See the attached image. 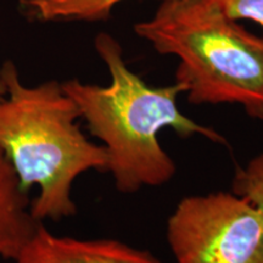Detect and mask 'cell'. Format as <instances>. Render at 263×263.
I'll use <instances>...</instances> for the list:
<instances>
[{"label": "cell", "mask_w": 263, "mask_h": 263, "mask_svg": "<svg viewBox=\"0 0 263 263\" xmlns=\"http://www.w3.org/2000/svg\"><path fill=\"white\" fill-rule=\"evenodd\" d=\"M95 50L106 65L108 85L68 80L62 89L80 110L90 134L106 153V172L123 194L168 183L177 167L159 141V133L171 128L180 137L201 136L226 145L213 128L202 126L179 110L177 99L182 84L151 87L128 67L122 47L106 33L95 38Z\"/></svg>", "instance_id": "1"}, {"label": "cell", "mask_w": 263, "mask_h": 263, "mask_svg": "<svg viewBox=\"0 0 263 263\" xmlns=\"http://www.w3.org/2000/svg\"><path fill=\"white\" fill-rule=\"evenodd\" d=\"M0 77L6 88L0 99V151L22 189H38L29 207L32 217L57 222L74 216V180L89 171L106 172L104 147L81 130L80 110L61 83L28 87L12 61L4 62Z\"/></svg>", "instance_id": "2"}, {"label": "cell", "mask_w": 263, "mask_h": 263, "mask_svg": "<svg viewBox=\"0 0 263 263\" xmlns=\"http://www.w3.org/2000/svg\"><path fill=\"white\" fill-rule=\"evenodd\" d=\"M134 32L179 60L176 82L193 104H236L263 120V37L210 0H162Z\"/></svg>", "instance_id": "3"}, {"label": "cell", "mask_w": 263, "mask_h": 263, "mask_svg": "<svg viewBox=\"0 0 263 263\" xmlns=\"http://www.w3.org/2000/svg\"><path fill=\"white\" fill-rule=\"evenodd\" d=\"M177 263H263V212L235 193L180 200L167 222Z\"/></svg>", "instance_id": "4"}, {"label": "cell", "mask_w": 263, "mask_h": 263, "mask_svg": "<svg viewBox=\"0 0 263 263\" xmlns=\"http://www.w3.org/2000/svg\"><path fill=\"white\" fill-rule=\"evenodd\" d=\"M14 263H163L146 250L115 239L83 240L54 234L38 222Z\"/></svg>", "instance_id": "5"}, {"label": "cell", "mask_w": 263, "mask_h": 263, "mask_svg": "<svg viewBox=\"0 0 263 263\" xmlns=\"http://www.w3.org/2000/svg\"><path fill=\"white\" fill-rule=\"evenodd\" d=\"M28 193L0 151V262L14 261L37 226Z\"/></svg>", "instance_id": "6"}, {"label": "cell", "mask_w": 263, "mask_h": 263, "mask_svg": "<svg viewBox=\"0 0 263 263\" xmlns=\"http://www.w3.org/2000/svg\"><path fill=\"white\" fill-rule=\"evenodd\" d=\"M123 2L128 0H49V9L58 21H98Z\"/></svg>", "instance_id": "7"}, {"label": "cell", "mask_w": 263, "mask_h": 263, "mask_svg": "<svg viewBox=\"0 0 263 263\" xmlns=\"http://www.w3.org/2000/svg\"><path fill=\"white\" fill-rule=\"evenodd\" d=\"M233 193L248 199L263 212V153L236 170Z\"/></svg>", "instance_id": "8"}, {"label": "cell", "mask_w": 263, "mask_h": 263, "mask_svg": "<svg viewBox=\"0 0 263 263\" xmlns=\"http://www.w3.org/2000/svg\"><path fill=\"white\" fill-rule=\"evenodd\" d=\"M230 18L248 20L263 28V0H210Z\"/></svg>", "instance_id": "9"}, {"label": "cell", "mask_w": 263, "mask_h": 263, "mask_svg": "<svg viewBox=\"0 0 263 263\" xmlns=\"http://www.w3.org/2000/svg\"><path fill=\"white\" fill-rule=\"evenodd\" d=\"M6 93V88H5V84L4 82H3L2 77H0V99H2L3 97H4Z\"/></svg>", "instance_id": "10"}]
</instances>
